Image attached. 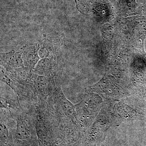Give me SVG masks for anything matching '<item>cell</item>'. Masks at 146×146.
<instances>
[{
	"label": "cell",
	"instance_id": "3957f363",
	"mask_svg": "<svg viewBox=\"0 0 146 146\" xmlns=\"http://www.w3.org/2000/svg\"><path fill=\"white\" fill-rule=\"evenodd\" d=\"M1 64L5 70L23 68V61L21 51L12 50L10 52L1 53Z\"/></svg>",
	"mask_w": 146,
	"mask_h": 146
},
{
	"label": "cell",
	"instance_id": "6da1fadb",
	"mask_svg": "<svg viewBox=\"0 0 146 146\" xmlns=\"http://www.w3.org/2000/svg\"><path fill=\"white\" fill-rule=\"evenodd\" d=\"M63 39V35L48 36L42 42H39V57L55 60L59 54Z\"/></svg>",
	"mask_w": 146,
	"mask_h": 146
},
{
	"label": "cell",
	"instance_id": "52a82bcc",
	"mask_svg": "<svg viewBox=\"0 0 146 146\" xmlns=\"http://www.w3.org/2000/svg\"><path fill=\"white\" fill-rule=\"evenodd\" d=\"M26 124L23 120H17L16 135L18 138L21 139H27L29 136V131Z\"/></svg>",
	"mask_w": 146,
	"mask_h": 146
},
{
	"label": "cell",
	"instance_id": "5b68a950",
	"mask_svg": "<svg viewBox=\"0 0 146 146\" xmlns=\"http://www.w3.org/2000/svg\"><path fill=\"white\" fill-rule=\"evenodd\" d=\"M54 61L48 58H42L38 61L33 70L38 75L44 76L50 80L53 73Z\"/></svg>",
	"mask_w": 146,
	"mask_h": 146
},
{
	"label": "cell",
	"instance_id": "277c9868",
	"mask_svg": "<svg viewBox=\"0 0 146 146\" xmlns=\"http://www.w3.org/2000/svg\"><path fill=\"white\" fill-rule=\"evenodd\" d=\"M55 94L58 101L65 115L68 118L74 121L75 119V112L74 105L66 98L60 88L56 89Z\"/></svg>",
	"mask_w": 146,
	"mask_h": 146
},
{
	"label": "cell",
	"instance_id": "8992f818",
	"mask_svg": "<svg viewBox=\"0 0 146 146\" xmlns=\"http://www.w3.org/2000/svg\"><path fill=\"white\" fill-rule=\"evenodd\" d=\"M33 81L34 88L39 94L46 95L49 92L50 85V80L44 76L38 75L35 74Z\"/></svg>",
	"mask_w": 146,
	"mask_h": 146
},
{
	"label": "cell",
	"instance_id": "7a4b0ae2",
	"mask_svg": "<svg viewBox=\"0 0 146 146\" xmlns=\"http://www.w3.org/2000/svg\"><path fill=\"white\" fill-rule=\"evenodd\" d=\"M40 43L30 44L24 47L21 51L25 67L33 70L39 61Z\"/></svg>",
	"mask_w": 146,
	"mask_h": 146
}]
</instances>
